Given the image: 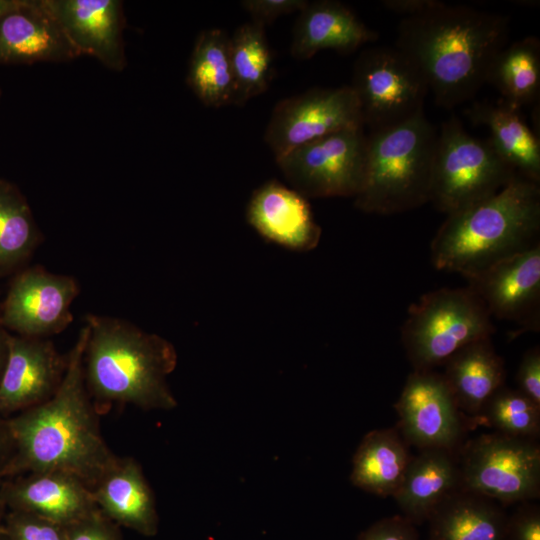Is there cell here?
Segmentation results:
<instances>
[{
  "instance_id": "1",
  "label": "cell",
  "mask_w": 540,
  "mask_h": 540,
  "mask_svg": "<svg viewBox=\"0 0 540 540\" xmlns=\"http://www.w3.org/2000/svg\"><path fill=\"white\" fill-rule=\"evenodd\" d=\"M88 327L80 329L68 353L64 378L45 402L7 418L14 455L6 479L61 471L75 475L91 490L117 459L100 430L98 412L88 393L83 356Z\"/></svg>"
},
{
  "instance_id": "2",
  "label": "cell",
  "mask_w": 540,
  "mask_h": 540,
  "mask_svg": "<svg viewBox=\"0 0 540 540\" xmlns=\"http://www.w3.org/2000/svg\"><path fill=\"white\" fill-rule=\"evenodd\" d=\"M397 31L395 47L417 67L436 104L451 109L486 83L494 56L507 44L509 17L443 2L402 18Z\"/></svg>"
},
{
  "instance_id": "3",
  "label": "cell",
  "mask_w": 540,
  "mask_h": 540,
  "mask_svg": "<svg viewBox=\"0 0 540 540\" xmlns=\"http://www.w3.org/2000/svg\"><path fill=\"white\" fill-rule=\"evenodd\" d=\"M84 321V378L99 415L115 404L143 410L177 406L167 384L178 358L171 342L119 317L89 313Z\"/></svg>"
},
{
  "instance_id": "4",
  "label": "cell",
  "mask_w": 540,
  "mask_h": 540,
  "mask_svg": "<svg viewBox=\"0 0 540 540\" xmlns=\"http://www.w3.org/2000/svg\"><path fill=\"white\" fill-rule=\"evenodd\" d=\"M539 232V183L517 174L493 196L447 215L431 241V263L463 277L533 246Z\"/></svg>"
},
{
  "instance_id": "5",
  "label": "cell",
  "mask_w": 540,
  "mask_h": 540,
  "mask_svg": "<svg viewBox=\"0 0 540 540\" xmlns=\"http://www.w3.org/2000/svg\"><path fill=\"white\" fill-rule=\"evenodd\" d=\"M437 130L424 109L367 135L364 178L354 206L392 215L429 202Z\"/></svg>"
},
{
  "instance_id": "6",
  "label": "cell",
  "mask_w": 540,
  "mask_h": 540,
  "mask_svg": "<svg viewBox=\"0 0 540 540\" xmlns=\"http://www.w3.org/2000/svg\"><path fill=\"white\" fill-rule=\"evenodd\" d=\"M492 317L468 288H440L410 305L401 341L413 370H434L460 348L491 338Z\"/></svg>"
},
{
  "instance_id": "7",
  "label": "cell",
  "mask_w": 540,
  "mask_h": 540,
  "mask_svg": "<svg viewBox=\"0 0 540 540\" xmlns=\"http://www.w3.org/2000/svg\"><path fill=\"white\" fill-rule=\"evenodd\" d=\"M517 174L488 138L472 136L452 116L437 132L429 202L450 215L493 196Z\"/></svg>"
},
{
  "instance_id": "8",
  "label": "cell",
  "mask_w": 540,
  "mask_h": 540,
  "mask_svg": "<svg viewBox=\"0 0 540 540\" xmlns=\"http://www.w3.org/2000/svg\"><path fill=\"white\" fill-rule=\"evenodd\" d=\"M461 488L502 506L540 496V446L537 440L486 433L459 450Z\"/></svg>"
},
{
  "instance_id": "9",
  "label": "cell",
  "mask_w": 540,
  "mask_h": 540,
  "mask_svg": "<svg viewBox=\"0 0 540 540\" xmlns=\"http://www.w3.org/2000/svg\"><path fill=\"white\" fill-rule=\"evenodd\" d=\"M359 103L363 126L370 130L401 122L424 109L428 86L399 49L376 46L363 50L349 85Z\"/></svg>"
},
{
  "instance_id": "10",
  "label": "cell",
  "mask_w": 540,
  "mask_h": 540,
  "mask_svg": "<svg viewBox=\"0 0 540 540\" xmlns=\"http://www.w3.org/2000/svg\"><path fill=\"white\" fill-rule=\"evenodd\" d=\"M364 126L342 129L275 158L292 189L305 198L355 197L366 160Z\"/></svg>"
},
{
  "instance_id": "11",
  "label": "cell",
  "mask_w": 540,
  "mask_h": 540,
  "mask_svg": "<svg viewBox=\"0 0 540 540\" xmlns=\"http://www.w3.org/2000/svg\"><path fill=\"white\" fill-rule=\"evenodd\" d=\"M354 126H363V122L352 88L349 85L316 87L275 105L264 141L278 158L299 146Z\"/></svg>"
},
{
  "instance_id": "12",
  "label": "cell",
  "mask_w": 540,
  "mask_h": 540,
  "mask_svg": "<svg viewBox=\"0 0 540 540\" xmlns=\"http://www.w3.org/2000/svg\"><path fill=\"white\" fill-rule=\"evenodd\" d=\"M394 407L399 418L398 432L408 445L419 451L459 452L468 421L441 373L413 370Z\"/></svg>"
},
{
  "instance_id": "13",
  "label": "cell",
  "mask_w": 540,
  "mask_h": 540,
  "mask_svg": "<svg viewBox=\"0 0 540 540\" xmlns=\"http://www.w3.org/2000/svg\"><path fill=\"white\" fill-rule=\"evenodd\" d=\"M80 292L76 278L35 265L12 281L0 305L3 326L18 336L49 338L73 321L71 305Z\"/></svg>"
},
{
  "instance_id": "14",
  "label": "cell",
  "mask_w": 540,
  "mask_h": 540,
  "mask_svg": "<svg viewBox=\"0 0 540 540\" xmlns=\"http://www.w3.org/2000/svg\"><path fill=\"white\" fill-rule=\"evenodd\" d=\"M463 278L491 317L518 326L513 334L539 331V242Z\"/></svg>"
},
{
  "instance_id": "15",
  "label": "cell",
  "mask_w": 540,
  "mask_h": 540,
  "mask_svg": "<svg viewBox=\"0 0 540 540\" xmlns=\"http://www.w3.org/2000/svg\"><path fill=\"white\" fill-rule=\"evenodd\" d=\"M49 338L10 336L6 366L0 380V417L9 418L51 398L67 368Z\"/></svg>"
},
{
  "instance_id": "16",
  "label": "cell",
  "mask_w": 540,
  "mask_h": 540,
  "mask_svg": "<svg viewBox=\"0 0 540 540\" xmlns=\"http://www.w3.org/2000/svg\"><path fill=\"white\" fill-rule=\"evenodd\" d=\"M79 55H90L105 67H126L125 24L119 0H43Z\"/></svg>"
},
{
  "instance_id": "17",
  "label": "cell",
  "mask_w": 540,
  "mask_h": 540,
  "mask_svg": "<svg viewBox=\"0 0 540 540\" xmlns=\"http://www.w3.org/2000/svg\"><path fill=\"white\" fill-rule=\"evenodd\" d=\"M0 499L8 511L35 514L63 526L99 509L92 490L75 475L61 471L7 478L0 484Z\"/></svg>"
},
{
  "instance_id": "18",
  "label": "cell",
  "mask_w": 540,
  "mask_h": 540,
  "mask_svg": "<svg viewBox=\"0 0 540 540\" xmlns=\"http://www.w3.org/2000/svg\"><path fill=\"white\" fill-rule=\"evenodd\" d=\"M246 219L264 239L290 250H312L321 238L307 198L274 179L253 191Z\"/></svg>"
},
{
  "instance_id": "19",
  "label": "cell",
  "mask_w": 540,
  "mask_h": 540,
  "mask_svg": "<svg viewBox=\"0 0 540 540\" xmlns=\"http://www.w3.org/2000/svg\"><path fill=\"white\" fill-rule=\"evenodd\" d=\"M78 56L43 0H20L0 18V64L65 62Z\"/></svg>"
},
{
  "instance_id": "20",
  "label": "cell",
  "mask_w": 540,
  "mask_h": 540,
  "mask_svg": "<svg viewBox=\"0 0 540 540\" xmlns=\"http://www.w3.org/2000/svg\"><path fill=\"white\" fill-rule=\"evenodd\" d=\"M377 39L378 34L343 3L334 0L308 1L297 17L290 53L301 61L325 49L350 54Z\"/></svg>"
},
{
  "instance_id": "21",
  "label": "cell",
  "mask_w": 540,
  "mask_h": 540,
  "mask_svg": "<svg viewBox=\"0 0 540 540\" xmlns=\"http://www.w3.org/2000/svg\"><path fill=\"white\" fill-rule=\"evenodd\" d=\"M98 508L119 526L152 537L159 517L153 491L141 465L132 457H117L92 488Z\"/></svg>"
},
{
  "instance_id": "22",
  "label": "cell",
  "mask_w": 540,
  "mask_h": 540,
  "mask_svg": "<svg viewBox=\"0 0 540 540\" xmlns=\"http://www.w3.org/2000/svg\"><path fill=\"white\" fill-rule=\"evenodd\" d=\"M459 488V452L425 449L411 458L393 498L402 516L418 526L427 522L436 506Z\"/></svg>"
},
{
  "instance_id": "23",
  "label": "cell",
  "mask_w": 540,
  "mask_h": 540,
  "mask_svg": "<svg viewBox=\"0 0 540 540\" xmlns=\"http://www.w3.org/2000/svg\"><path fill=\"white\" fill-rule=\"evenodd\" d=\"M444 377L455 403L473 423L488 399L505 383L503 358L491 338L480 339L460 348L443 364Z\"/></svg>"
},
{
  "instance_id": "24",
  "label": "cell",
  "mask_w": 540,
  "mask_h": 540,
  "mask_svg": "<svg viewBox=\"0 0 540 540\" xmlns=\"http://www.w3.org/2000/svg\"><path fill=\"white\" fill-rule=\"evenodd\" d=\"M507 517L498 502L459 488L433 510L427 540H503Z\"/></svg>"
},
{
  "instance_id": "25",
  "label": "cell",
  "mask_w": 540,
  "mask_h": 540,
  "mask_svg": "<svg viewBox=\"0 0 540 540\" xmlns=\"http://www.w3.org/2000/svg\"><path fill=\"white\" fill-rule=\"evenodd\" d=\"M466 114L474 124L488 129L492 146L518 174L540 182V143L522 118L520 108L502 99L475 101Z\"/></svg>"
},
{
  "instance_id": "26",
  "label": "cell",
  "mask_w": 540,
  "mask_h": 540,
  "mask_svg": "<svg viewBox=\"0 0 540 540\" xmlns=\"http://www.w3.org/2000/svg\"><path fill=\"white\" fill-rule=\"evenodd\" d=\"M408 446L395 428L370 431L354 453L351 483L376 496L393 497L412 458Z\"/></svg>"
},
{
  "instance_id": "27",
  "label": "cell",
  "mask_w": 540,
  "mask_h": 540,
  "mask_svg": "<svg viewBox=\"0 0 540 540\" xmlns=\"http://www.w3.org/2000/svg\"><path fill=\"white\" fill-rule=\"evenodd\" d=\"M229 39L224 30L211 28L202 30L195 40L186 83L205 106L233 104L235 86Z\"/></svg>"
},
{
  "instance_id": "28",
  "label": "cell",
  "mask_w": 540,
  "mask_h": 540,
  "mask_svg": "<svg viewBox=\"0 0 540 540\" xmlns=\"http://www.w3.org/2000/svg\"><path fill=\"white\" fill-rule=\"evenodd\" d=\"M503 101L518 108L538 101L540 42L527 36L506 44L493 58L486 76Z\"/></svg>"
},
{
  "instance_id": "29",
  "label": "cell",
  "mask_w": 540,
  "mask_h": 540,
  "mask_svg": "<svg viewBox=\"0 0 540 540\" xmlns=\"http://www.w3.org/2000/svg\"><path fill=\"white\" fill-rule=\"evenodd\" d=\"M235 86L233 105L242 106L264 93L273 77V56L265 26L249 21L237 27L229 39Z\"/></svg>"
},
{
  "instance_id": "30",
  "label": "cell",
  "mask_w": 540,
  "mask_h": 540,
  "mask_svg": "<svg viewBox=\"0 0 540 540\" xmlns=\"http://www.w3.org/2000/svg\"><path fill=\"white\" fill-rule=\"evenodd\" d=\"M41 239L24 195L14 184L0 179V271L25 262Z\"/></svg>"
},
{
  "instance_id": "31",
  "label": "cell",
  "mask_w": 540,
  "mask_h": 540,
  "mask_svg": "<svg viewBox=\"0 0 540 540\" xmlns=\"http://www.w3.org/2000/svg\"><path fill=\"white\" fill-rule=\"evenodd\" d=\"M472 424L485 425L512 437L537 440L540 406L518 389L503 385L488 399Z\"/></svg>"
},
{
  "instance_id": "32",
  "label": "cell",
  "mask_w": 540,
  "mask_h": 540,
  "mask_svg": "<svg viewBox=\"0 0 540 540\" xmlns=\"http://www.w3.org/2000/svg\"><path fill=\"white\" fill-rule=\"evenodd\" d=\"M4 533L9 540H66L65 526L21 511L7 510Z\"/></svg>"
},
{
  "instance_id": "33",
  "label": "cell",
  "mask_w": 540,
  "mask_h": 540,
  "mask_svg": "<svg viewBox=\"0 0 540 540\" xmlns=\"http://www.w3.org/2000/svg\"><path fill=\"white\" fill-rule=\"evenodd\" d=\"M120 526L100 509L65 526L66 540H123Z\"/></svg>"
},
{
  "instance_id": "34",
  "label": "cell",
  "mask_w": 540,
  "mask_h": 540,
  "mask_svg": "<svg viewBox=\"0 0 540 540\" xmlns=\"http://www.w3.org/2000/svg\"><path fill=\"white\" fill-rule=\"evenodd\" d=\"M503 540H540V508L523 502L507 517Z\"/></svg>"
},
{
  "instance_id": "35",
  "label": "cell",
  "mask_w": 540,
  "mask_h": 540,
  "mask_svg": "<svg viewBox=\"0 0 540 540\" xmlns=\"http://www.w3.org/2000/svg\"><path fill=\"white\" fill-rule=\"evenodd\" d=\"M357 540H420L416 525L402 515L385 517L362 531Z\"/></svg>"
},
{
  "instance_id": "36",
  "label": "cell",
  "mask_w": 540,
  "mask_h": 540,
  "mask_svg": "<svg viewBox=\"0 0 540 540\" xmlns=\"http://www.w3.org/2000/svg\"><path fill=\"white\" fill-rule=\"evenodd\" d=\"M307 3L306 0H244L240 2L252 21L264 26L283 15L300 12Z\"/></svg>"
},
{
  "instance_id": "37",
  "label": "cell",
  "mask_w": 540,
  "mask_h": 540,
  "mask_svg": "<svg viewBox=\"0 0 540 540\" xmlns=\"http://www.w3.org/2000/svg\"><path fill=\"white\" fill-rule=\"evenodd\" d=\"M518 390L540 406V349L533 347L525 352L516 374Z\"/></svg>"
},
{
  "instance_id": "38",
  "label": "cell",
  "mask_w": 540,
  "mask_h": 540,
  "mask_svg": "<svg viewBox=\"0 0 540 540\" xmlns=\"http://www.w3.org/2000/svg\"><path fill=\"white\" fill-rule=\"evenodd\" d=\"M442 3L438 0H384L382 6L403 18H410L435 9Z\"/></svg>"
},
{
  "instance_id": "39",
  "label": "cell",
  "mask_w": 540,
  "mask_h": 540,
  "mask_svg": "<svg viewBox=\"0 0 540 540\" xmlns=\"http://www.w3.org/2000/svg\"><path fill=\"white\" fill-rule=\"evenodd\" d=\"M13 455L14 441L7 418L0 417V484L6 479Z\"/></svg>"
},
{
  "instance_id": "40",
  "label": "cell",
  "mask_w": 540,
  "mask_h": 540,
  "mask_svg": "<svg viewBox=\"0 0 540 540\" xmlns=\"http://www.w3.org/2000/svg\"><path fill=\"white\" fill-rule=\"evenodd\" d=\"M10 336L11 334L3 326L0 318V380L8 358Z\"/></svg>"
},
{
  "instance_id": "41",
  "label": "cell",
  "mask_w": 540,
  "mask_h": 540,
  "mask_svg": "<svg viewBox=\"0 0 540 540\" xmlns=\"http://www.w3.org/2000/svg\"><path fill=\"white\" fill-rule=\"evenodd\" d=\"M20 0H0V18L16 8Z\"/></svg>"
},
{
  "instance_id": "42",
  "label": "cell",
  "mask_w": 540,
  "mask_h": 540,
  "mask_svg": "<svg viewBox=\"0 0 540 540\" xmlns=\"http://www.w3.org/2000/svg\"><path fill=\"white\" fill-rule=\"evenodd\" d=\"M6 514H7V508L5 507V505L0 499V537L4 533V522H5Z\"/></svg>"
},
{
  "instance_id": "43",
  "label": "cell",
  "mask_w": 540,
  "mask_h": 540,
  "mask_svg": "<svg viewBox=\"0 0 540 540\" xmlns=\"http://www.w3.org/2000/svg\"><path fill=\"white\" fill-rule=\"evenodd\" d=\"M0 540H9V538L3 533V535L0 537Z\"/></svg>"
}]
</instances>
